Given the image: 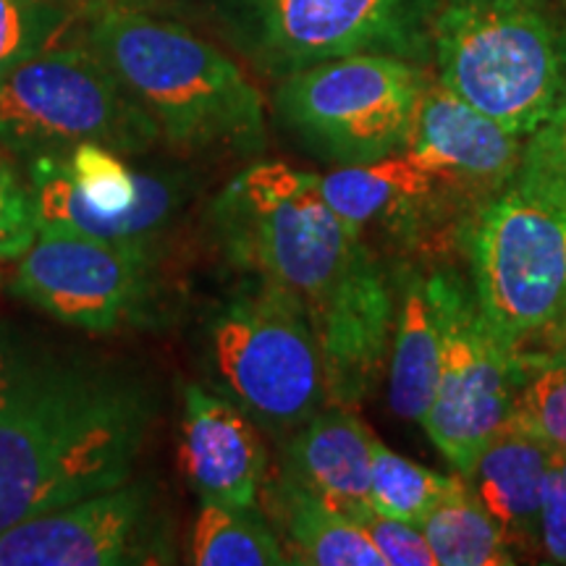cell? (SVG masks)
<instances>
[{
  "label": "cell",
  "instance_id": "obj_2",
  "mask_svg": "<svg viewBox=\"0 0 566 566\" xmlns=\"http://www.w3.org/2000/svg\"><path fill=\"white\" fill-rule=\"evenodd\" d=\"M223 258L247 279L292 294L315 334L388 281V268L321 192V176L260 160L210 205Z\"/></svg>",
  "mask_w": 566,
  "mask_h": 566
},
{
  "label": "cell",
  "instance_id": "obj_13",
  "mask_svg": "<svg viewBox=\"0 0 566 566\" xmlns=\"http://www.w3.org/2000/svg\"><path fill=\"white\" fill-rule=\"evenodd\" d=\"M142 564H174L171 530L145 483L126 480L0 533V566Z\"/></svg>",
  "mask_w": 566,
  "mask_h": 566
},
{
  "label": "cell",
  "instance_id": "obj_30",
  "mask_svg": "<svg viewBox=\"0 0 566 566\" xmlns=\"http://www.w3.org/2000/svg\"><path fill=\"white\" fill-rule=\"evenodd\" d=\"M548 338H551V344H554V349L566 352V317H564V323L558 325V328Z\"/></svg>",
  "mask_w": 566,
  "mask_h": 566
},
{
  "label": "cell",
  "instance_id": "obj_4",
  "mask_svg": "<svg viewBox=\"0 0 566 566\" xmlns=\"http://www.w3.org/2000/svg\"><path fill=\"white\" fill-rule=\"evenodd\" d=\"M430 48L446 87L520 137L566 95L562 3L438 0Z\"/></svg>",
  "mask_w": 566,
  "mask_h": 566
},
{
  "label": "cell",
  "instance_id": "obj_5",
  "mask_svg": "<svg viewBox=\"0 0 566 566\" xmlns=\"http://www.w3.org/2000/svg\"><path fill=\"white\" fill-rule=\"evenodd\" d=\"M470 283L506 352L551 336L566 317V187L516 174L467 231Z\"/></svg>",
  "mask_w": 566,
  "mask_h": 566
},
{
  "label": "cell",
  "instance_id": "obj_7",
  "mask_svg": "<svg viewBox=\"0 0 566 566\" xmlns=\"http://www.w3.org/2000/svg\"><path fill=\"white\" fill-rule=\"evenodd\" d=\"M436 9L438 0H212L223 38L271 80L363 53L424 66Z\"/></svg>",
  "mask_w": 566,
  "mask_h": 566
},
{
  "label": "cell",
  "instance_id": "obj_14",
  "mask_svg": "<svg viewBox=\"0 0 566 566\" xmlns=\"http://www.w3.org/2000/svg\"><path fill=\"white\" fill-rule=\"evenodd\" d=\"M525 142L520 134L472 108L441 80L424 82L405 155L459 192L485 200L520 174Z\"/></svg>",
  "mask_w": 566,
  "mask_h": 566
},
{
  "label": "cell",
  "instance_id": "obj_10",
  "mask_svg": "<svg viewBox=\"0 0 566 566\" xmlns=\"http://www.w3.org/2000/svg\"><path fill=\"white\" fill-rule=\"evenodd\" d=\"M438 325V378L422 428L459 478L514 412L516 354L506 352L480 313L472 283L454 271L424 275Z\"/></svg>",
  "mask_w": 566,
  "mask_h": 566
},
{
  "label": "cell",
  "instance_id": "obj_11",
  "mask_svg": "<svg viewBox=\"0 0 566 566\" xmlns=\"http://www.w3.org/2000/svg\"><path fill=\"white\" fill-rule=\"evenodd\" d=\"M118 155L82 142L63 155L30 160L38 233L155 250L187 205V181L179 174H137Z\"/></svg>",
  "mask_w": 566,
  "mask_h": 566
},
{
  "label": "cell",
  "instance_id": "obj_22",
  "mask_svg": "<svg viewBox=\"0 0 566 566\" xmlns=\"http://www.w3.org/2000/svg\"><path fill=\"white\" fill-rule=\"evenodd\" d=\"M189 562L197 566H286L292 558L254 506L202 501L189 541Z\"/></svg>",
  "mask_w": 566,
  "mask_h": 566
},
{
  "label": "cell",
  "instance_id": "obj_23",
  "mask_svg": "<svg viewBox=\"0 0 566 566\" xmlns=\"http://www.w3.org/2000/svg\"><path fill=\"white\" fill-rule=\"evenodd\" d=\"M459 475H438L412 459L396 454L375 438L370 462V506L391 520L420 527L438 501L454 491Z\"/></svg>",
  "mask_w": 566,
  "mask_h": 566
},
{
  "label": "cell",
  "instance_id": "obj_8",
  "mask_svg": "<svg viewBox=\"0 0 566 566\" xmlns=\"http://www.w3.org/2000/svg\"><path fill=\"white\" fill-rule=\"evenodd\" d=\"M160 139L116 74L90 51L48 48L0 76V147L27 163L97 142L142 155Z\"/></svg>",
  "mask_w": 566,
  "mask_h": 566
},
{
  "label": "cell",
  "instance_id": "obj_3",
  "mask_svg": "<svg viewBox=\"0 0 566 566\" xmlns=\"http://www.w3.org/2000/svg\"><path fill=\"white\" fill-rule=\"evenodd\" d=\"M84 45L108 66L160 139L184 155L265 150V103L250 76L187 27L103 6L92 11Z\"/></svg>",
  "mask_w": 566,
  "mask_h": 566
},
{
  "label": "cell",
  "instance_id": "obj_21",
  "mask_svg": "<svg viewBox=\"0 0 566 566\" xmlns=\"http://www.w3.org/2000/svg\"><path fill=\"white\" fill-rule=\"evenodd\" d=\"M420 530L441 566H512L520 562L464 478L430 509Z\"/></svg>",
  "mask_w": 566,
  "mask_h": 566
},
{
  "label": "cell",
  "instance_id": "obj_16",
  "mask_svg": "<svg viewBox=\"0 0 566 566\" xmlns=\"http://www.w3.org/2000/svg\"><path fill=\"white\" fill-rule=\"evenodd\" d=\"M373 430L354 409H317L283 438L279 472L346 516L370 506Z\"/></svg>",
  "mask_w": 566,
  "mask_h": 566
},
{
  "label": "cell",
  "instance_id": "obj_32",
  "mask_svg": "<svg viewBox=\"0 0 566 566\" xmlns=\"http://www.w3.org/2000/svg\"><path fill=\"white\" fill-rule=\"evenodd\" d=\"M548 3H562V6H566V0H548Z\"/></svg>",
  "mask_w": 566,
  "mask_h": 566
},
{
  "label": "cell",
  "instance_id": "obj_28",
  "mask_svg": "<svg viewBox=\"0 0 566 566\" xmlns=\"http://www.w3.org/2000/svg\"><path fill=\"white\" fill-rule=\"evenodd\" d=\"M520 171L566 187V95L546 122L527 137Z\"/></svg>",
  "mask_w": 566,
  "mask_h": 566
},
{
  "label": "cell",
  "instance_id": "obj_29",
  "mask_svg": "<svg viewBox=\"0 0 566 566\" xmlns=\"http://www.w3.org/2000/svg\"><path fill=\"white\" fill-rule=\"evenodd\" d=\"M541 556L548 564L566 566V483L551 467L541 495Z\"/></svg>",
  "mask_w": 566,
  "mask_h": 566
},
{
  "label": "cell",
  "instance_id": "obj_1",
  "mask_svg": "<svg viewBox=\"0 0 566 566\" xmlns=\"http://www.w3.org/2000/svg\"><path fill=\"white\" fill-rule=\"evenodd\" d=\"M155 415L145 375L0 331V533L126 483Z\"/></svg>",
  "mask_w": 566,
  "mask_h": 566
},
{
  "label": "cell",
  "instance_id": "obj_9",
  "mask_svg": "<svg viewBox=\"0 0 566 566\" xmlns=\"http://www.w3.org/2000/svg\"><path fill=\"white\" fill-rule=\"evenodd\" d=\"M424 66L394 55H346L279 80V122L325 163L363 166L405 153Z\"/></svg>",
  "mask_w": 566,
  "mask_h": 566
},
{
  "label": "cell",
  "instance_id": "obj_24",
  "mask_svg": "<svg viewBox=\"0 0 566 566\" xmlns=\"http://www.w3.org/2000/svg\"><path fill=\"white\" fill-rule=\"evenodd\" d=\"M516 399L509 420L566 451V352H516Z\"/></svg>",
  "mask_w": 566,
  "mask_h": 566
},
{
  "label": "cell",
  "instance_id": "obj_17",
  "mask_svg": "<svg viewBox=\"0 0 566 566\" xmlns=\"http://www.w3.org/2000/svg\"><path fill=\"white\" fill-rule=\"evenodd\" d=\"M554 467V449L533 430L509 420L480 451L467 488L491 514L514 554H541L543 480Z\"/></svg>",
  "mask_w": 566,
  "mask_h": 566
},
{
  "label": "cell",
  "instance_id": "obj_18",
  "mask_svg": "<svg viewBox=\"0 0 566 566\" xmlns=\"http://www.w3.org/2000/svg\"><path fill=\"white\" fill-rule=\"evenodd\" d=\"M449 184L417 166L407 155L342 166L321 176V192L354 233L367 237L370 229H384L396 237L420 231L430 205Z\"/></svg>",
  "mask_w": 566,
  "mask_h": 566
},
{
  "label": "cell",
  "instance_id": "obj_25",
  "mask_svg": "<svg viewBox=\"0 0 566 566\" xmlns=\"http://www.w3.org/2000/svg\"><path fill=\"white\" fill-rule=\"evenodd\" d=\"M66 24L61 0H0V76L53 48Z\"/></svg>",
  "mask_w": 566,
  "mask_h": 566
},
{
  "label": "cell",
  "instance_id": "obj_20",
  "mask_svg": "<svg viewBox=\"0 0 566 566\" xmlns=\"http://www.w3.org/2000/svg\"><path fill=\"white\" fill-rule=\"evenodd\" d=\"M396 315L388 363V401L405 420L422 422L438 378V325L424 275L415 268L396 271Z\"/></svg>",
  "mask_w": 566,
  "mask_h": 566
},
{
  "label": "cell",
  "instance_id": "obj_27",
  "mask_svg": "<svg viewBox=\"0 0 566 566\" xmlns=\"http://www.w3.org/2000/svg\"><path fill=\"white\" fill-rule=\"evenodd\" d=\"M354 522L363 525L386 566H438L433 551L417 525L378 514L373 506L354 516Z\"/></svg>",
  "mask_w": 566,
  "mask_h": 566
},
{
  "label": "cell",
  "instance_id": "obj_26",
  "mask_svg": "<svg viewBox=\"0 0 566 566\" xmlns=\"http://www.w3.org/2000/svg\"><path fill=\"white\" fill-rule=\"evenodd\" d=\"M38 239L30 179L17 160L0 147V260H19Z\"/></svg>",
  "mask_w": 566,
  "mask_h": 566
},
{
  "label": "cell",
  "instance_id": "obj_6",
  "mask_svg": "<svg viewBox=\"0 0 566 566\" xmlns=\"http://www.w3.org/2000/svg\"><path fill=\"white\" fill-rule=\"evenodd\" d=\"M212 391L265 433L286 438L325 401L323 359L307 310L273 283L247 279L205 325Z\"/></svg>",
  "mask_w": 566,
  "mask_h": 566
},
{
  "label": "cell",
  "instance_id": "obj_15",
  "mask_svg": "<svg viewBox=\"0 0 566 566\" xmlns=\"http://www.w3.org/2000/svg\"><path fill=\"white\" fill-rule=\"evenodd\" d=\"M179 467L200 504L258 506L268 480L263 433L226 396L189 384L179 424Z\"/></svg>",
  "mask_w": 566,
  "mask_h": 566
},
{
  "label": "cell",
  "instance_id": "obj_19",
  "mask_svg": "<svg viewBox=\"0 0 566 566\" xmlns=\"http://www.w3.org/2000/svg\"><path fill=\"white\" fill-rule=\"evenodd\" d=\"M268 506L279 522L292 564L302 566H386L359 522L336 512L302 485L283 478L265 480Z\"/></svg>",
  "mask_w": 566,
  "mask_h": 566
},
{
  "label": "cell",
  "instance_id": "obj_31",
  "mask_svg": "<svg viewBox=\"0 0 566 566\" xmlns=\"http://www.w3.org/2000/svg\"><path fill=\"white\" fill-rule=\"evenodd\" d=\"M554 470L562 475V480L566 483V451H554Z\"/></svg>",
  "mask_w": 566,
  "mask_h": 566
},
{
  "label": "cell",
  "instance_id": "obj_12",
  "mask_svg": "<svg viewBox=\"0 0 566 566\" xmlns=\"http://www.w3.org/2000/svg\"><path fill=\"white\" fill-rule=\"evenodd\" d=\"M19 300L53 321L113 334L145 321L155 296V250L38 233L11 283Z\"/></svg>",
  "mask_w": 566,
  "mask_h": 566
}]
</instances>
